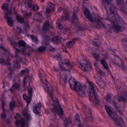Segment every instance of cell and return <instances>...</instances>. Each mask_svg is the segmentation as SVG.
<instances>
[{"instance_id": "cell-24", "label": "cell", "mask_w": 127, "mask_h": 127, "mask_svg": "<svg viewBox=\"0 0 127 127\" xmlns=\"http://www.w3.org/2000/svg\"><path fill=\"white\" fill-rule=\"evenodd\" d=\"M16 20L21 23H23L24 22V18L20 15L18 14L16 16Z\"/></svg>"}, {"instance_id": "cell-46", "label": "cell", "mask_w": 127, "mask_h": 127, "mask_svg": "<svg viewBox=\"0 0 127 127\" xmlns=\"http://www.w3.org/2000/svg\"><path fill=\"white\" fill-rule=\"evenodd\" d=\"M50 127H54V126H50Z\"/></svg>"}, {"instance_id": "cell-23", "label": "cell", "mask_w": 127, "mask_h": 127, "mask_svg": "<svg viewBox=\"0 0 127 127\" xmlns=\"http://www.w3.org/2000/svg\"><path fill=\"white\" fill-rule=\"evenodd\" d=\"M20 84L18 83L15 84L12 87L11 89V91L12 92H14L16 91L17 89L20 88Z\"/></svg>"}, {"instance_id": "cell-43", "label": "cell", "mask_w": 127, "mask_h": 127, "mask_svg": "<svg viewBox=\"0 0 127 127\" xmlns=\"http://www.w3.org/2000/svg\"><path fill=\"white\" fill-rule=\"evenodd\" d=\"M0 117H1V118L4 119L6 117V115L5 113H3L1 114V115H0Z\"/></svg>"}, {"instance_id": "cell-15", "label": "cell", "mask_w": 127, "mask_h": 127, "mask_svg": "<svg viewBox=\"0 0 127 127\" xmlns=\"http://www.w3.org/2000/svg\"><path fill=\"white\" fill-rule=\"evenodd\" d=\"M79 8H78V7H74V9H73V15L72 17V21L73 22L78 19L77 14L78 12H79Z\"/></svg>"}, {"instance_id": "cell-28", "label": "cell", "mask_w": 127, "mask_h": 127, "mask_svg": "<svg viewBox=\"0 0 127 127\" xmlns=\"http://www.w3.org/2000/svg\"><path fill=\"white\" fill-rule=\"evenodd\" d=\"M15 102L14 100H12L9 103V108L11 110H13L15 107Z\"/></svg>"}, {"instance_id": "cell-45", "label": "cell", "mask_w": 127, "mask_h": 127, "mask_svg": "<svg viewBox=\"0 0 127 127\" xmlns=\"http://www.w3.org/2000/svg\"><path fill=\"white\" fill-rule=\"evenodd\" d=\"M25 73V70H22L21 72V75H23Z\"/></svg>"}, {"instance_id": "cell-16", "label": "cell", "mask_w": 127, "mask_h": 127, "mask_svg": "<svg viewBox=\"0 0 127 127\" xmlns=\"http://www.w3.org/2000/svg\"><path fill=\"white\" fill-rule=\"evenodd\" d=\"M15 124L17 126H20L22 127H24L25 125V121L23 119L16 120Z\"/></svg>"}, {"instance_id": "cell-5", "label": "cell", "mask_w": 127, "mask_h": 127, "mask_svg": "<svg viewBox=\"0 0 127 127\" xmlns=\"http://www.w3.org/2000/svg\"><path fill=\"white\" fill-rule=\"evenodd\" d=\"M39 76L44 89L48 94H49L53 100H54L52 87L47 80L45 75L42 72H40Z\"/></svg>"}, {"instance_id": "cell-9", "label": "cell", "mask_w": 127, "mask_h": 127, "mask_svg": "<svg viewBox=\"0 0 127 127\" xmlns=\"http://www.w3.org/2000/svg\"><path fill=\"white\" fill-rule=\"evenodd\" d=\"M116 3L119 8L122 12L125 14H127V6L123 0H118L116 1Z\"/></svg>"}, {"instance_id": "cell-11", "label": "cell", "mask_w": 127, "mask_h": 127, "mask_svg": "<svg viewBox=\"0 0 127 127\" xmlns=\"http://www.w3.org/2000/svg\"><path fill=\"white\" fill-rule=\"evenodd\" d=\"M42 104L40 102L38 103L33 108V111L35 114L39 115L41 113V109L42 108Z\"/></svg>"}, {"instance_id": "cell-18", "label": "cell", "mask_w": 127, "mask_h": 127, "mask_svg": "<svg viewBox=\"0 0 127 127\" xmlns=\"http://www.w3.org/2000/svg\"><path fill=\"white\" fill-rule=\"evenodd\" d=\"M63 64L67 67L69 69H71L73 67V65L70 63V61L68 59H65L64 60Z\"/></svg>"}, {"instance_id": "cell-38", "label": "cell", "mask_w": 127, "mask_h": 127, "mask_svg": "<svg viewBox=\"0 0 127 127\" xmlns=\"http://www.w3.org/2000/svg\"><path fill=\"white\" fill-rule=\"evenodd\" d=\"M27 90L28 91V94H29V95L31 97L32 96V92H33V89L32 88H31V86H28L27 87Z\"/></svg>"}, {"instance_id": "cell-20", "label": "cell", "mask_w": 127, "mask_h": 127, "mask_svg": "<svg viewBox=\"0 0 127 127\" xmlns=\"http://www.w3.org/2000/svg\"><path fill=\"white\" fill-rule=\"evenodd\" d=\"M69 14L67 11H64L61 17V20H65L69 18Z\"/></svg>"}, {"instance_id": "cell-40", "label": "cell", "mask_w": 127, "mask_h": 127, "mask_svg": "<svg viewBox=\"0 0 127 127\" xmlns=\"http://www.w3.org/2000/svg\"><path fill=\"white\" fill-rule=\"evenodd\" d=\"M106 100L108 102H109L111 100V96L110 94L107 95L105 97Z\"/></svg>"}, {"instance_id": "cell-31", "label": "cell", "mask_w": 127, "mask_h": 127, "mask_svg": "<svg viewBox=\"0 0 127 127\" xmlns=\"http://www.w3.org/2000/svg\"><path fill=\"white\" fill-rule=\"evenodd\" d=\"M45 50H46V48L43 46H40L37 48V51L40 53L44 52Z\"/></svg>"}, {"instance_id": "cell-6", "label": "cell", "mask_w": 127, "mask_h": 127, "mask_svg": "<svg viewBox=\"0 0 127 127\" xmlns=\"http://www.w3.org/2000/svg\"><path fill=\"white\" fill-rule=\"evenodd\" d=\"M110 0H103V5L106 9L108 17L118 14L115 7L111 3Z\"/></svg>"}, {"instance_id": "cell-7", "label": "cell", "mask_w": 127, "mask_h": 127, "mask_svg": "<svg viewBox=\"0 0 127 127\" xmlns=\"http://www.w3.org/2000/svg\"><path fill=\"white\" fill-rule=\"evenodd\" d=\"M78 66L81 70L85 72L91 71L92 66L91 64L86 59H82L78 62Z\"/></svg>"}, {"instance_id": "cell-1", "label": "cell", "mask_w": 127, "mask_h": 127, "mask_svg": "<svg viewBox=\"0 0 127 127\" xmlns=\"http://www.w3.org/2000/svg\"><path fill=\"white\" fill-rule=\"evenodd\" d=\"M108 18L111 21V27L114 32L119 33L125 30L126 24L119 15H113Z\"/></svg>"}, {"instance_id": "cell-14", "label": "cell", "mask_w": 127, "mask_h": 127, "mask_svg": "<svg viewBox=\"0 0 127 127\" xmlns=\"http://www.w3.org/2000/svg\"><path fill=\"white\" fill-rule=\"evenodd\" d=\"M62 39L61 37L59 36H56L54 37L51 39V41L53 43L55 44H59L61 42Z\"/></svg>"}, {"instance_id": "cell-12", "label": "cell", "mask_w": 127, "mask_h": 127, "mask_svg": "<svg viewBox=\"0 0 127 127\" xmlns=\"http://www.w3.org/2000/svg\"><path fill=\"white\" fill-rule=\"evenodd\" d=\"M84 14L86 18H87L91 22H94V20L91 14L88 9H85L84 10Z\"/></svg>"}, {"instance_id": "cell-4", "label": "cell", "mask_w": 127, "mask_h": 127, "mask_svg": "<svg viewBox=\"0 0 127 127\" xmlns=\"http://www.w3.org/2000/svg\"><path fill=\"white\" fill-rule=\"evenodd\" d=\"M127 98L121 95L116 96L114 98L113 104L116 109L121 114H123L125 110V103Z\"/></svg>"}, {"instance_id": "cell-10", "label": "cell", "mask_w": 127, "mask_h": 127, "mask_svg": "<svg viewBox=\"0 0 127 127\" xmlns=\"http://www.w3.org/2000/svg\"><path fill=\"white\" fill-rule=\"evenodd\" d=\"M56 9V5L54 3L49 2L47 5L46 12L47 14H50L51 12L55 11Z\"/></svg>"}, {"instance_id": "cell-32", "label": "cell", "mask_w": 127, "mask_h": 127, "mask_svg": "<svg viewBox=\"0 0 127 127\" xmlns=\"http://www.w3.org/2000/svg\"><path fill=\"white\" fill-rule=\"evenodd\" d=\"M18 44L20 46L22 47H25L26 45L25 42L22 40H20L18 42Z\"/></svg>"}, {"instance_id": "cell-17", "label": "cell", "mask_w": 127, "mask_h": 127, "mask_svg": "<svg viewBox=\"0 0 127 127\" xmlns=\"http://www.w3.org/2000/svg\"><path fill=\"white\" fill-rule=\"evenodd\" d=\"M95 68H96V70H97V72L99 74V75H100L101 76H103V77H104L105 76V73L103 72V71H102L100 69V68H99V66H98V64L97 63V62H95Z\"/></svg>"}, {"instance_id": "cell-26", "label": "cell", "mask_w": 127, "mask_h": 127, "mask_svg": "<svg viewBox=\"0 0 127 127\" xmlns=\"http://www.w3.org/2000/svg\"><path fill=\"white\" fill-rule=\"evenodd\" d=\"M7 23L8 26L11 27L13 26L14 22L12 18L11 17H8L7 19Z\"/></svg>"}, {"instance_id": "cell-36", "label": "cell", "mask_w": 127, "mask_h": 127, "mask_svg": "<svg viewBox=\"0 0 127 127\" xmlns=\"http://www.w3.org/2000/svg\"><path fill=\"white\" fill-rule=\"evenodd\" d=\"M32 9V10L33 11H34L37 12L39 11V7L38 5L35 4L33 6Z\"/></svg>"}, {"instance_id": "cell-33", "label": "cell", "mask_w": 127, "mask_h": 127, "mask_svg": "<svg viewBox=\"0 0 127 127\" xmlns=\"http://www.w3.org/2000/svg\"><path fill=\"white\" fill-rule=\"evenodd\" d=\"M30 37L33 42H34L36 43H38V42H39V40L36 36H34V35H31Z\"/></svg>"}, {"instance_id": "cell-29", "label": "cell", "mask_w": 127, "mask_h": 127, "mask_svg": "<svg viewBox=\"0 0 127 127\" xmlns=\"http://www.w3.org/2000/svg\"><path fill=\"white\" fill-rule=\"evenodd\" d=\"M101 63L102 65L106 69H108V65L107 64V62L105 60L103 59H102V60L101 61Z\"/></svg>"}, {"instance_id": "cell-37", "label": "cell", "mask_w": 127, "mask_h": 127, "mask_svg": "<svg viewBox=\"0 0 127 127\" xmlns=\"http://www.w3.org/2000/svg\"><path fill=\"white\" fill-rule=\"evenodd\" d=\"M93 58L97 61H98L100 59V56L96 53H92Z\"/></svg>"}, {"instance_id": "cell-35", "label": "cell", "mask_w": 127, "mask_h": 127, "mask_svg": "<svg viewBox=\"0 0 127 127\" xmlns=\"http://www.w3.org/2000/svg\"><path fill=\"white\" fill-rule=\"evenodd\" d=\"M56 25H57V28H58V29H62L63 28V26L62 25V24L61 23V21H58L56 22Z\"/></svg>"}, {"instance_id": "cell-3", "label": "cell", "mask_w": 127, "mask_h": 127, "mask_svg": "<svg viewBox=\"0 0 127 127\" xmlns=\"http://www.w3.org/2000/svg\"><path fill=\"white\" fill-rule=\"evenodd\" d=\"M105 109L108 116L111 117L116 125L121 127H127L126 123L123 120L114 112L108 106H106Z\"/></svg>"}, {"instance_id": "cell-42", "label": "cell", "mask_w": 127, "mask_h": 127, "mask_svg": "<svg viewBox=\"0 0 127 127\" xmlns=\"http://www.w3.org/2000/svg\"><path fill=\"white\" fill-rule=\"evenodd\" d=\"M20 115L19 114L17 113L16 115H15V116L14 118L15 119L17 120L19 119V118H20Z\"/></svg>"}, {"instance_id": "cell-41", "label": "cell", "mask_w": 127, "mask_h": 127, "mask_svg": "<svg viewBox=\"0 0 127 127\" xmlns=\"http://www.w3.org/2000/svg\"><path fill=\"white\" fill-rule=\"evenodd\" d=\"M32 14L31 12H29V13L26 14L25 15V17L27 18H29L30 17H31Z\"/></svg>"}, {"instance_id": "cell-30", "label": "cell", "mask_w": 127, "mask_h": 127, "mask_svg": "<svg viewBox=\"0 0 127 127\" xmlns=\"http://www.w3.org/2000/svg\"><path fill=\"white\" fill-rule=\"evenodd\" d=\"M92 43L94 45L96 46H99L101 45V43L100 41L97 39H94L92 40Z\"/></svg>"}, {"instance_id": "cell-2", "label": "cell", "mask_w": 127, "mask_h": 127, "mask_svg": "<svg viewBox=\"0 0 127 127\" xmlns=\"http://www.w3.org/2000/svg\"><path fill=\"white\" fill-rule=\"evenodd\" d=\"M85 88L90 101L95 105H98L99 99L94 84L90 81H88L86 84Z\"/></svg>"}, {"instance_id": "cell-8", "label": "cell", "mask_w": 127, "mask_h": 127, "mask_svg": "<svg viewBox=\"0 0 127 127\" xmlns=\"http://www.w3.org/2000/svg\"><path fill=\"white\" fill-rule=\"evenodd\" d=\"M53 106L56 112L60 117H62L64 116V112L62 107L59 104L58 100H53Z\"/></svg>"}, {"instance_id": "cell-27", "label": "cell", "mask_w": 127, "mask_h": 127, "mask_svg": "<svg viewBox=\"0 0 127 127\" xmlns=\"http://www.w3.org/2000/svg\"><path fill=\"white\" fill-rule=\"evenodd\" d=\"M75 42L74 41H69L66 43V46L69 48H72L75 45Z\"/></svg>"}, {"instance_id": "cell-34", "label": "cell", "mask_w": 127, "mask_h": 127, "mask_svg": "<svg viewBox=\"0 0 127 127\" xmlns=\"http://www.w3.org/2000/svg\"><path fill=\"white\" fill-rule=\"evenodd\" d=\"M8 4L6 3H5L2 4L1 6V8L3 11H6L8 10Z\"/></svg>"}, {"instance_id": "cell-13", "label": "cell", "mask_w": 127, "mask_h": 127, "mask_svg": "<svg viewBox=\"0 0 127 127\" xmlns=\"http://www.w3.org/2000/svg\"><path fill=\"white\" fill-rule=\"evenodd\" d=\"M77 82L78 81L73 78H70L69 80V84L70 87L72 90H74Z\"/></svg>"}, {"instance_id": "cell-44", "label": "cell", "mask_w": 127, "mask_h": 127, "mask_svg": "<svg viewBox=\"0 0 127 127\" xmlns=\"http://www.w3.org/2000/svg\"><path fill=\"white\" fill-rule=\"evenodd\" d=\"M49 50L50 51H54L55 50V49L52 46H50L49 47Z\"/></svg>"}, {"instance_id": "cell-22", "label": "cell", "mask_w": 127, "mask_h": 127, "mask_svg": "<svg viewBox=\"0 0 127 127\" xmlns=\"http://www.w3.org/2000/svg\"><path fill=\"white\" fill-rule=\"evenodd\" d=\"M23 98L24 100L28 104H29L30 103L31 100V97L28 96L25 94H23L22 95Z\"/></svg>"}, {"instance_id": "cell-19", "label": "cell", "mask_w": 127, "mask_h": 127, "mask_svg": "<svg viewBox=\"0 0 127 127\" xmlns=\"http://www.w3.org/2000/svg\"><path fill=\"white\" fill-rule=\"evenodd\" d=\"M50 27V23L48 21L46 20L43 23V26L42 27V29L44 31H46L48 30Z\"/></svg>"}, {"instance_id": "cell-25", "label": "cell", "mask_w": 127, "mask_h": 127, "mask_svg": "<svg viewBox=\"0 0 127 127\" xmlns=\"http://www.w3.org/2000/svg\"><path fill=\"white\" fill-rule=\"evenodd\" d=\"M75 120L78 126L80 127L81 126V120L80 116H79V115H78V114H76Z\"/></svg>"}, {"instance_id": "cell-21", "label": "cell", "mask_w": 127, "mask_h": 127, "mask_svg": "<svg viewBox=\"0 0 127 127\" xmlns=\"http://www.w3.org/2000/svg\"><path fill=\"white\" fill-rule=\"evenodd\" d=\"M23 116H24V117L25 119L27 121H28V120H30V115L28 113V111L27 110H24L23 111Z\"/></svg>"}, {"instance_id": "cell-39", "label": "cell", "mask_w": 127, "mask_h": 127, "mask_svg": "<svg viewBox=\"0 0 127 127\" xmlns=\"http://www.w3.org/2000/svg\"><path fill=\"white\" fill-rule=\"evenodd\" d=\"M122 43L124 45V47L125 48H126H126H127V39L126 38H125L122 40Z\"/></svg>"}]
</instances>
